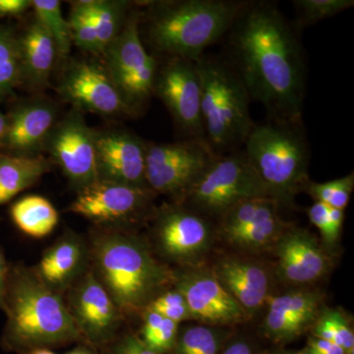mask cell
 Listing matches in <instances>:
<instances>
[{
    "label": "cell",
    "mask_w": 354,
    "mask_h": 354,
    "mask_svg": "<svg viewBox=\"0 0 354 354\" xmlns=\"http://www.w3.org/2000/svg\"><path fill=\"white\" fill-rule=\"evenodd\" d=\"M230 60L268 118L304 122L306 65L290 24L272 2L245 1L227 32Z\"/></svg>",
    "instance_id": "6da1fadb"
},
{
    "label": "cell",
    "mask_w": 354,
    "mask_h": 354,
    "mask_svg": "<svg viewBox=\"0 0 354 354\" xmlns=\"http://www.w3.org/2000/svg\"><path fill=\"white\" fill-rule=\"evenodd\" d=\"M88 244L91 270L125 318L141 315L153 298L172 286L174 269L130 228L102 227Z\"/></svg>",
    "instance_id": "7a4b0ae2"
},
{
    "label": "cell",
    "mask_w": 354,
    "mask_h": 354,
    "mask_svg": "<svg viewBox=\"0 0 354 354\" xmlns=\"http://www.w3.org/2000/svg\"><path fill=\"white\" fill-rule=\"evenodd\" d=\"M3 312L6 323L0 346L6 353L25 354L32 349L84 344L64 295L44 286L32 267L10 265Z\"/></svg>",
    "instance_id": "3957f363"
},
{
    "label": "cell",
    "mask_w": 354,
    "mask_h": 354,
    "mask_svg": "<svg viewBox=\"0 0 354 354\" xmlns=\"http://www.w3.org/2000/svg\"><path fill=\"white\" fill-rule=\"evenodd\" d=\"M245 1L179 0L153 2L147 11V36L165 57L196 62L227 36Z\"/></svg>",
    "instance_id": "277c9868"
},
{
    "label": "cell",
    "mask_w": 354,
    "mask_h": 354,
    "mask_svg": "<svg viewBox=\"0 0 354 354\" xmlns=\"http://www.w3.org/2000/svg\"><path fill=\"white\" fill-rule=\"evenodd\" d=\"M242 150L268 196L283 209L295 208V199L311 181L304 122L268 118L255 123Z\"/></svg>",
    "instance_id": "5b68a950"
},
{
    "label": "cell",
    "mask_w": 354,
    "mask_h": 354,
    "mask_svg": "<svg viewBox=\"0 0 354 354\" xmlns=\"http://www.w3.org/2000/svg\"><path fill=\"white\" fill-rule=\"evenodd\" d=\"M195 62L201 78L207 144L218 156L241 150L255 125L245 86L227 60L204 55Z\"/></svg>",
    "instance_id": "8992f818"
},
{
    "label": "cell",
    "mask_w": 354,
    "mask_h": 354,
    "mask_svg": "<svg viewBox=\"0 0 354 354\" xmlns=\"http://www.w3.org/2000/svg\"><path fill=\"white\" fill-rule=\"evenodd\" d=\"M150 221L149 243L165 264L186 268L209 262L218 241L215 221L174 202L155 208Z\"/></svg>",
    "instance_id": "52a82bcc"
},
{
    "label": "cell",
    "mask_w": 354,
    "mask_h": 354,
    "mask_svg": "<svg viewBox=\"0 0 354 354\" xmlns=\"http://www.w3.org/2000/svg\"><path fill=\"white\" fill-rule=\"evenodd\" d=\"M261 197L269 196L241 149L216 156L178 204L216 223L237 203Z\"/></svg>",
    "instance_id": "ba28073f"
},
{
    "label": "cell",
    "mask_w": 354,
    "mask_h": 354,
    "mask_svg": "<svg viewBox=\"0 0 354 354\" xmlns=\"http://www.w3.org/2000/svg\"><path fill=\"white\" fill-rule=\"evenodd\" d=\"M201 140L147 143L145 179L155 194L180 203L216 157Z\"/></svg>",
    "instance_id": "9c48e42d"
},
{
    "label": "cell",
    "mask_w": 354,
    "mask_h": 354,
    "mask_svg": "<svg viewBox=\"0 0 354 354\" xmlns=\"http://www.w3.org/2000/svg\"><path fill=\"white\" fill-rule=\"evenodd\" d=\"M102 53L104 68L135 113L153 94L158 69L157 59L142 41L138 11L128 16L118 36Z\"/></svg>",
    "instance_id": "30bf717a"
},
{
    "label": "cell",
    "mask_w": 354,
    "mask_h": 354,
    "mask_svg": "<svg viewBox=\"0 0 354 354\" xmlns=\"http://www.w3.org/2000/svg\"><path fill=\"white\" fill-rule=\"evenodd\" d=\"M155 195L149 188L97 180L77 192L69 211L102 227L131 230L150 220Z\"/></svg>",
    "instance_id": "8fae6325"
},
{
    "label": "cell",
    "mask_w": 354,
    "mask_h": 354,
    "mask_svg": "<svg viewBox=\"0 0 354 354\" xmlns=\"http://www.w3.org/2000/svg\"><path fill=\"white\" fill-rule=\"evenodd\" d=\"M274 279L290 288H314L334 269L335 255L306 228L291 223L271 250Z\"/></svg>",
    "instance_id": "7c38bea8"
},
{
    "label": "cell",
    "mask_w": 354,
    "mask_h": 354,
    "mask_svg": "<svg viewBox=\"0 0 354 354\" xmlns=\"http://www.w3.org/2000/svg\"><path fill=\"white\" fill-rule=\"evenodd\" d=\"M64 299L86 346L101 351L120 335L125 317L91 268L67 290Z\"/></svg>",
    "instance_id": "4fadbf2b"
},
{
    "label": "cell",
    "mask_w": 354,
    "mask_h": 354,
    "mask_svg": "<svg viewBox=\"0 0 354 354\" xmlns=\"http://www.w3.org/2000/svg\"><path fill=\"white\" fill-rule=\"evenodd\" d=\"M153 94L164 102L185 139L206 142L201 111L202 83L196 62L167 57L158 67Z\"/></svg>",
    "instance_id": "5bb4252c"
},
{
    "label": "cell",
    "mask_w": 354,
    "mask_h": 354,
    "mask_svg": "<svg viewBox=\"0 0 354 354\" xmlns=\"http://www.w3.org/2000/svg\"><path fill=\"white\" fill-rule=\"evenodd\" d=\"M172 269V286L183 293L192 321L227 329L249 321L241 305L221 286L208 265Z\"/></svg>",
    "instance_id": "9a60e30c"
},
{
    "label": "cell",
    "mask_w": 354,
    "mask_h": 354,
    "mask_svg": "<svg viewBox=\"0 0 354 354\" xmlns=\"http://www.w3.org/2000/svg\"><path fill=\"white\" fill-rule=\"evenodd\" d=\"M44 151L50 153L77 192L99 180L97 131L88 127L78 111L57 123Z\"/></svg>",
    "instance_id": "2e32d148"
},
{
    "label": "cell",
    "mask_w": 354,
    "mask_h": 354,
    "mask_svg": "<svg viewBox=\"0 0 354 354\" xmlns=\"http://www.w3.org/2000/svg\"><path fill=\"white\" fill-rule=\"evenodd\" d=\"M326 295L314 288H291L272 295L266 304V314L260 325V334L274 346L297 341L309 334L321 310Z\"/></svg>",
    "instance_id": "e0dca14e"
},
{
    "label": "cell",
    "mask_w": 354,
    "mask_h": 354,
    "mask_svg": "<svg viewBox=\"0 0 354 354\" xmlns=\"http://www.w3.org/2000/svg\"><path fill=\"white\" fill-rule=\"evenodd\" d=\"M218 283L249 320L264 308L276 281L272 265L260 258L228 252L207 263Z\"/></svg>",
    "instance_id": "ac0fdd59"
},
{
    "label": "cell",
    "mask_w": 354,
    "mask_h": 354,
    "mask_svg": "<svg viewBox=\"0 0 354 354\" xmlns=\"http://www.w3.org/2000/svg\"><path fill=\"white\" fill-rule=\"evenodd\" d=\"M58 92L64 101L80 111L104 116L134 113L106 69L93 62L70 65L62 75Z\"/></svg>",
    "instance_id": "d6986e66"
},
{
    "label": "cell",
    "mask_w": 354,
    "mask_h": 354,
    "mask_svg": "<svg viewBox=\"0 0 354 354\" xmlns=\"http://www.w3.org/2000/svg\"><path fill=\"white\" fill-rule=\"evenodd\" d=\"M147 143L123 130L97 132V169L99 180L147 187Z\"/></svg>",
    "instance_id": "ffe728a7"
},
{
    "label": "cell",
    "mask_w": 354,
    "mask_h": 354,
    "mask_svg": "<svg viewBox=\"0 0 354 354\" xmlns=\"http://www.w3.org/2000/svg\"><path fill=\"white\" fill-rule=\"evenodd\" d=\"M32 269L44 286L64 297L90 269L88 242L82 235L66 230L44 251Z\"/></svg>",
    "instance_id": "44dd1931"
},
{
    "label": "cell",
    "mask_w": 354,
    "mask_h": 354,
    "mask_svg": "<svg viewBox=\"0 0 354 354\" xmlns=\"http://www.w3.org/2000/svg\"><path fill=\"white\" fill-rule=\"evenodd\" d=\"M57 109L50 102L35 100L18 104L7 118L2 153L37 156L57 125Z\"/></svg>",
    "instance_id": "7402d4cb"
},
{
    "label": "cell",
    "mask_w": 354,
    "mask_h": 354,
    "mask_svg": "<svg viewBox=\"0 0 354 354\" xmlns=\"http://www.w3.org/2000/svg\"><path fill=\"white\" fill-rule=\"evenodd\" d=\"M19 41L23 83L32 88H46L58 55L55 41L43 26L35 21L19 36Z\"/></svg>",
    "instance_id": "603a6c76"
},
{
    "label": "cell",
    "mask_w": 354,
    "mask_h": 354,
    "mask_svg": "<svg viewBox=\"0 0 354 354\" xmlns=\"http://www.w3.org/2000/svg\"><path fill=\"white\" fill-rule=\"evenodd\" d=\"M281 212V209H276L261 216L241 232L221 241L228 246L232 253L253 257L269 254L286 228L292 223L286 221Z\"/></svg>",
    "instance_id": "cb8c5ba5"
},
{
    "label": "cell",
    "mask_w": 354,
    "mask_h": 354,
    "mask_svg": "<svg viewBox=\"0 0 354 354\" xmlns=\"http://www.w3.org/2000/svg\"><path fill=\"white\" fill-rule=\"evenodd\" d=\"M48 171L50 160L41 155L0 153V206L38 183Z\"/></svg>",
    "instance_id": "d4e9b609"
},
{
    "label": "cell",
    "mask_w": 354,
    "mask_h": 354,
    "mask_svg": "<svg viewBox=\"0 0 354 354\" xmlns=\"http://www.w3.org/2000/svg\"><path fill=\"white\" fill-rule=\"evenodd\" d=\"M9 215L15 227L32 239L48 236L59 223L57 209L41 195L20 198L11 205Z\"/></svg>",
    "instance_id": "484cf974"
},
{
    "label": "cell",
    "mask_w": 354,
    "mask_h": 354,
    "mask_svg": "<svg viewBox=\"0 0 354 354\" xmlns=\"http://www.w3.org/2000/svg\"><path fill=\"white\" fill-rule=\"evenodd\" d=\"M88 14L94 25L101 53L118 36L125 20L128 2L108 0H86L77 1Z\"/></svg>",
    "instance_id": "4316f807"
},
{
    "label": "cell",
    "mask_w": 354,
    "mask_h": 354,
    "mask_svg": "<svg viewBox=\"0 0 354 354\" xmlns=\"http://www.w3.org/2000/svg\"><path fill=\"white\" fill-rule=\"evenodd\" d=\"M232 332V329L200 323L180 326L176 344L169 354H220Z\"/></svg>",
    "instance_id": "83f0119b"
},
{
    "label": "cell",
    "mask_w": 354,
    "mask_h": 354,
    "mask_svg": "<svg viewBox=\"0 0 354 354\" xmlns=\"http://www.w3.org/2000/svg\"><path fill=\"white\" fill-rule=\"evenodd\" d=\"M22 83L19 36L8 26L0 25V101Z\"/></svg>",
    "instance_id": "f1b7e54d"
},
{
    "label": "cell",
    "mask_w": 354,
    "mask_h": 354,
    "mask_svg": "<svg viewBox=\"0 0 354 354\" xmlns=\"http://www.w3.org/2000/svg\"><path fill=\"white\" fill-rule=\"evenodd\" d=\"M309 335L334 342L348 354H354L353 320L346 311L333 308L327 304L321 310Z\"/></svg>",
    "instance_id": "f546056e"
},
{
    "label": "cell",
    "mask_w": 354,
    "mask_h": 354,
    "mask_svg": "<svg viewBox=\"0 0 354 354\" xmlns=\"http://www.w3.org/2000/svg\"><path fill=\"white\" fill-rule=\"evenodd\" d=\"M141 317L140 339L155 353H171L181 325L150 310H145Z\"/></svg>",
    "instance_id": "4dcf8cb0"
},
{
    "label": "cell",
    "mask_w": 354,
    "mask_h": 354,
    "mask_svg": "<svg viewBox=\"0 0 354 354\" xmlns=\"http://www.w3.org/2000/svg\"><path fill=\"white\" fill-rule=\"evenodd\" d=\"M36 21L43 26L50 35L57 46L58 55L66 57L71 48L68 21L65 20L62 12V4L58 0H34Z\"/></svg>",
    "instance_id": "1f68e13d"
},
{
    "label": "cell",
    "mask_w": 354,
    "mask_h": 354,
    "mask_svg": "<svg viewBox=\"0 0 354 354\" xmlns=\"http://www.w3.org/2000/svg\"><path fill=\"white\" fill-rule=\"evenodd\" d=\"M353 189L354 172H351L346 176L327 183L310 181L304 192L315 202L322 203L330 208L346 211Z\"/></svg>",
    "instance_id": "d6a6232c"
},
{
    "label": "cell",
    "mask_w": 354,
    "mask_h": 354,
    "mask_svg": "<svg viewBox=\"0 0 354 354\" xmlns=\"http://www.w3.org/2000/svg\"><path fill=\"white\" fill-rule=\"evenodd\" d=\"M297 29L309 27L354 6L353 0H295Z\"/></svg>",
    "instance_id": "836d02e7"
},
{
    "label": "cell",
    "mask_w": 354,
    "mask_h": 354,
    "mask_svg": "<svg viewBox=\"0 0 354 354\" xmlns=\"http://www.w3.org/2000/svg\"><path fill=\"white\" fill-rule=\"evenodd\" d=\"M72 44L81 50L92 53H101L97 32L92 20L78 2L72 4V10L68 20Z\"/></svg>",
    "instance_id": "e575fe53"
},
{
    "label": "cell",
    "mask_w": 354,
    "mask_h": 354,
    "mask_svg": "<svg viewBox=\"0 0 354 354\" xmlns=\"http://www.w3.org/2000/svg\"><path fill=\"white\" fill-rule=\"evenodd\" d=\"M145 310L156 312L179 325L192 321L185 298L174 286L162 291L153 298Z\"/></svg>",
    "instance_id": "d590c367"
},
{
    "label": "cell",
    "mask_w": 354,
    "mask_h": 354,
    "mask_svg": "<svg viewBox=\"0 0 354 354\" xmlns=\"http://www.w3.org/2000/svg\"><path fill=\"white\" fill-rule=\"evenodd\" d=\"M307 216L310 223L320 232V241L324 247L335 256L337 251L333 245L330 234V207L322 203L315 202L307 209Z\"/></svg>",
    "instance_id": "8d00e7d4"
},
{
    "label": "cell",
    "mask_w": 354,
    "mask_h": 354,
    "mask_svg": "<svg viewBox=\"0 0 354 354\" xmlns=\"http://www.w3.org/2000/svg\"><path fill=\"white\" fill-rule=\"evenodd\" d=\"M264 349L256 337L247 333L232 330L220 354H262Z\"/></svg>",
    "instance_id": "74e56055"
},
{
    "label": "cell",
    "mask_w": 354,
    "mask_h": 354,
    "mask_svg": "<svg viewBox=\"0 0 354 354\" xmlns=\"http://www.w3.org/2000/svg\"><path fill=\"white\" fill-rule=\"evenodd\" d=\"M102 354H158L147 348L138 335L125 333L118 335L111 344L101 349Z\"/></svg>",
    "instance_id": "f35d334b"
},
{
    "label": "cell",
    "mask_w": 354,
    "mask_h": 354,
    "mask_svg": "<svg viewBox=\"0 0 354 354\" xmlns=\"http://www.w3.org/2000/svg\"><path fill=\"white\" fill-rule=\"evenodd\" d=\"M305 354H348L344 348L334 342L318 339V337L309 335L306 346L302 348Z\"/></svg>",
    "instance_id": "ab89813d"
},
{
    "label": "cell",
    "mask_w": 354,
    "mask_h": 354,
    "mask_svg": "<svg viewBox=\"0 0 354 354\" xmlns=\"http://www.w3.org/2000/svg\"><path fill=\"white\" fill-rule=\"evenodd\" d=\"M31 6L30 0H0V18L22 15Z\"/></svg>",
    "instance_id": "60d3db41"
},
{
    "label": "cell",
    "mask_w": 354,
    "mask_h": 354,
    "mask_svg": "<svg viewBox=\"0 0 354 354\" xmlns=\"http://www.w3.org/2000/svg\"><path fill=\"white\" fill-rule=\"evenodd\" d=\"M9 268H10V264L7 262L3 249L0 247V310H2V311H4V299H6Z\"/></svg>",
    "instance_id": "b9f144b4"
},
{
    "label": "cell",
    "mask_w": 354,
    "mask_h": 354,
    "mask_svg": "<svg viewBox=\"0 0 354 354\" xmlns=\"http://www.w3.org/2000/svg\"><path fill=\"white\" fill-rule=\"evenodd\" d=\"M262 354H305L304 351H295V349H288L286 346H274L265 348Z\"/></svg>",
    "instance_id": "7bdbcfd3"
},
{
    "label": "cell",
    "mask_w": 354,
    "mask_h": 354,
    "mask_svg": "<svg viewBox=\"0 0 354 354\" xmlns=\"http://www.w3.org/2000/svg\"><path fill=\"white\" fill-rule=\"evenodd\" d=\"M6 128L7 118L6 114L2 113L1 109H0V153H1L2 146H3L4 138H6Z\"/></svg>",
    "instance_id": "ee69618b"
},
{
    "label": "cell",
    "mask_w": 354,
    "mask_h": 354,
    "mask_svg": "<svg viewBox=\"0 0 354 354\" xmlns=\"http://www.w3.org/2000/svg\"><path fill=\"white\" fill-rule=\"evenodd\" d=\"M65 354H97L95 353V349L90 348V346H86L84 344H79L76 348L71 349L68 353Z\"/></svg>",
    "instance_id": "f6af8a7d"
},
{
    "label": "cell",
    "mask_w": 354,
    "mask_h": 354,
    "mask_svg": "<svg viewBox=\"0 0 354 354\" xmlns=\"http://www.w3.org/2000/svg\"><path fill=\"white\" fill-rule=\"evenodd\" d=\"M25 354H57L53 353L50 348H37L32 349V351H28L27 353Z\"/></svg>",
    "instance_id": "bcb514c9"
}]
</instances>
